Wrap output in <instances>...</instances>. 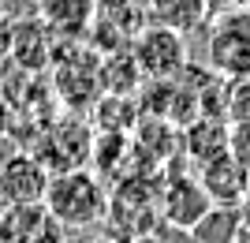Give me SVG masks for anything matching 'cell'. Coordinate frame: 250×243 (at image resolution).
Returning a JSON list of instances; mask_svg holds the SVG:
<instances>
[{
  "mask_svg": "<svg viewBox=\"0 0 250 243\" xmlns=\"http://www.w3.org/2000/svg\"><path fill=\"white\" fill-rule=\"evenodd\" d=\"M108 199H112V191L104 187L97 172L63 169L49 176L45 210L52 213V221L63 232H83V228H97L108 217Z\"/></svg>",
  "mask_w": 250,
  "mask_h": 243,
  "instance_id": "6da1fadb",
  "label": "cell"
},
{
  "mask_svg": "<svg viewBox=\"0 0 250 243\" xmlns=\"http://www.w3.org/2000/svg\"><path fill=\"white\" fill-rule=\"evenodd\" d=\"M52 83H56V94L71 112H90L97 105V97L104 94L101 83V53H94L90 45L79 42H60L52 49Z\"/></svg>",
  "mask_w": 250,
  "mask_h": 243,
  "instance_id": "7a4b0ae2",
  "label": "cell"
},
{
  "mask_svg": "<svg viewBox=\"0 0 250 243\" xmlns=\"http://www.w3.org/2000/svg\"><path fill=\"white\" fill-rule=\"evenodd\" d=\"M131 49L146 79H179L187 71V34L172 26H161V22L142 26L131 38Z\"/></svg>",
  "mask_w": 250,
  "mask_h": 243,
  "instance_id": "3957f363",
  "label": "cell"
},
{
  "mask_svg": "<svg viewBox=\"0 0 250 243\" xmlns=\"http://www.w3.org/2000/svg\"><path fill=\"white\" fill-rule=\"evenodd\" d=\"M213 210V199L209 191L202 187L198 172L187 169H165V187H161V221H168V228H183L190 232L194 224Z\"/></svg>",
  "mask_w": 250,
  "mask_h": 243,
  "instance_id": "277c9868",
  "label": "cell"
},
{
  "mask_svg": "<svg viewBox=\"0 0 250 243\" xmlns=\"http://www.w3.org/2000/svg\"><path fill=\"white\" fill-rule=\"evenodd\" d=\"M49 165L34 150H19L4 157L0 165V199L8 206H26V202H45L49 191Z\"/></svg>",
  "mask_w": 250,
  "mask_h": 243,
  "instance_id": "5b68a950",
  "label": "cell"
},
{
  "mask_svg": "<svg viewBox=\"0 0 250 243\" xmlns=\"http://www.w3.org/2000/svg\"><path fill=\"white\" fill-rule=\"evenodd\" d=\"M94 135L97 131H90L86 120H67V124L49 127V135L42 138V150H34V154L49 165V172L83 169L94 150Z\"/></svg>",
  "mask_w": 250,
  "mask_h": 243,
  "instance_id": "8992f818",
  "label": "cell"
},
{
  "mask_svg": "<svg viewBox=\"0 0 250 243\" xmlns=\"http://www.w3.org/2000/svg\"><path fill=\"white\" fill-rule=\"evenodd\" d=\"M198 180H202V187L209 191L213 206H243V202H247L250 169L231 150H224V154H217L213 161L198 165Z\"/></svg>",
  "mask_w": 250,
  "mask_h": 243,
  "instance_id": "52a82bcc",
  "label": "cell"
},
{
  "mask_svg": "<svg viewBox=\"0 0 250 243\" xmlns=\"http://www.w3.org/2000/svg\"><path fill=\"white\" fill-rule=\"evenodd\" d=\"M63 228L52 221L45 202H26V206H8L0 217V243H60Z\"/></svg>",
  "mask_w": 250,
  "mask_h": 243,
  "instance_id": "ba28073f",
  "label": "cell"
},
{
  "mask_svg": "<svg viewBox=\"0 0 250 243\" xmlns=\"http://www.w3.org/2000/svg\"><path fill=\"white\" fill-rule=\"evenodd\" d=\"M228 138H231V127L224 116H194L190 124H183L179 131V150H183V157L190 165H206L213 161L217 154L228 150Z\"/></svg>",
  "mask_w": 250,
  "mask_h": 243,
  "instance_id": "9c48e42d",
  "label": "cell"
},
{
  "mask_svg": "<svg viewBox=\"0 0 250 243\" xmlns=\"http://www.w3.org/2000/svg\"><path fill=\"white\" fill-rule=\"evenodd\" d=\"M45 26L60 34V42H83L97 19L94 0H45Z\"/></svg>",
  "mask_w": 250,
  "mask_h": 243,
  "instance_id": "30bf717a",
  "label": "cell"
},
{
  "mask_svg": "<svg viewBox=\"0 0 250 243\" xmlns=\"http://www.w3.org/2000/svg\"><path fill=\"white\" fill-rule=\"evenodd\" d=\"M142 67L135 60V49L131 45H120V49H108L101 53V83L104 94H138L142 86Z\"/></svg>",
  "mask_w": 250,
  "mask_h": 243,
  "instance_id": "8fae6325",
  "label": "cell"
},
{
  "mask_svg": "<svg viewBox=\"0 0 250 243\" xmlns=\"http://www.w3.org/2000/svg\"><path fill=\"white\" fill-rule=\"evenodd\" d=\"M131 138H127V131H97L94 135V150H90V161H94V172L101 176V180L116 183L120 176H124V154H131Z\"/></svg>",
  "mask_w": 250,
  "mask_h": 243,
  "instance_id": "7c38bea8",
  "label": "cell"
},
{
  "mask_svg": "<svg viewBox=\"0 0 250 243\" xmlns=\"http://www.w3.org/2000/svg\"><path fill=\"white\" fill-rule=\"evenodd\" d=\"M90 112L97 131H127V135L138 127V116H142L135 94H101Z\"/></svg>",
  "mask_w": 250,
  "mask_h": 243,
  "instance_id": "4fadbf2b",
  "label": "cell"
},
{
  "mask_svg": "<svg viewBox=\"0 0 250 243\" xmlns=\"http://www.w3.org/2000/svg\"><path fill=\"white\" fill-rule=\"evenodd\" d=\"M209 15V0H149V19L179 34L198 30Z\"/></svg>",
  "mask_w": 250,
  "mask_h": 243,
  "instance_id": "5bb4252c",
  "label": "cell"
},
{
  "mask_svg": "<svg viewBox=\"0 0 250 243\" xmlns=\"http://www.w3.org/2000/svg\"><path fill=\"white\" fill-rule=\"evenodd\" d=\"M190 232L202 243H239L243 236V213L239 206H213Z\"/></svg>",
  "mask_w": 250,
  "mask_h": 243,
  "instance_id": "9a60e30c",
  "label": "cell"
},
{
  "mask_svg": "<svg viewBox=\"0 0 250 243\" xmlns=\"http://www.w3.org/2000/svg\"><path fill=\"white\" fill-rule=\"evenodd\" d=\"M228 150H231V154H235V157H239L243 165L250 169V120H235V124H231Z\"/></svg>",
  "mask_w": 250,
  "mask_h": 243,
  "instance_id": "2e32d148",
  "label": "cell"
},
{
  "mask_svg": "<svg viewBox=\"0 0 250 243\" xmlns=\"http://www.w3.org/2000/svg\"><path fill=\"white\" fill-rule=\"evenodd\" d=\"M90 243H116V240H90Z\"/></svg>",
  "mask_w": 250,
  "mask_h": 243,
  "instance_id": "e0dca14e",
  "label": "cell"
},
{
  "mask_svg": "<svg viewBox=\"0 0 250 243\" xmlns=\"http://www.w3.org/2000/svg\"><path fill=\"white\" fill-rule=\"evenodd\" d=\"M247 202H250V180H247Z\"/></svg>",
  "mask_w": 250,
  "mask_h": 243,
  "instance_id": "ac0fdd59",
  "label": "cell"
},
{
  "mask_svg": "<svg viewBox=\"0 0 250 243\" xmlns=\"http://www.w3.org/2000/svg\"><path fill=\"white\" fill-rule=\"evenodd\" d=\"M239 243H250V240H243V236H239Z\"/></svg>",
  "mask_w": 250,
  "mask_h": 243,
  "instance_id": "d6986e66",
  "label": "cell"
},
{
  "mask_svg": "<svg viewBox=\"0 0 250 243\" xmlns=\"http://www.w3.org/2000/svg\"><path fill=\"white\" fill-rule=\"evenodd\" d=\"M247 11H250V0H247Z\"/></svg>",
  "mask_w": 250,
  "mask_h": 243,
  "instance_id": "ffe728a7",
  "label": "cell"
},
{
  "mask_svg": "<svg viewBox=\"0 0 250 243\" xmlns=\"http://www.w3.org/2000/svg\"><path fill=\"white\" fill-rule=\"evenodd\" d=\"M60 243H63V240H60Z\"/></svg>",
  "mask_w": 250,
  "mask_h": 243,
  "instance_id": "44dd1931",
  "label": "cell"
}]
</instances>
